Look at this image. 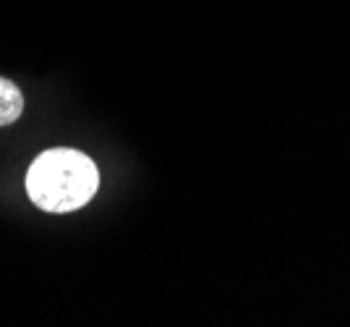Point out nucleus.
Masks as SVG:
<instances>
[{
    "mask_svg": "<svg viewBox=\"0 0 350 327\" xmlns=\"http://www.w3.org/2000/svg\"><path fill=\"white\" fill-rule=\"evenodd\" d=\"M24 110V97L14 81L0 76V126L14 123Z\"/></svg>",
    "mask_w": 350,
    "mask_h": 327,
    "instance_id": "2",
    "label": "nucleus"
},
{
    "mask_svg": "<svg viewBox=\"0 0 350 327\" xmlns=\"http://www.w3.org/2000/svg\"><path fill=\"white\" fill-rule=\"evenodd\" d=\"M100 189L94 160L79 149H47L27 173L29 199L44 212H76L92 202Z\"/></svg>",
    "mask_w": 350,
    "mask_h": 327,
    "instance_id": "1",
    "label": "nucleus"
}]
</instances>
